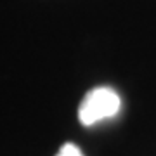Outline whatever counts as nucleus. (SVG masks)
<instances>
[{
  "mask_svg": "<svg viewBox=\"0 0 156 156\" xmlns=\"http://www.w3.org/2000/svg\"><path fill=\"white\" fill-rule=\"evenodd\" d=\"M120 109V97L109 87H95L85 94L78 108V120L82 125L90 127L99 120L115 116Z\"/></svg>",
  "mask_w": 156,
  "mask_h": 156,
  "instance_id": "obj_1",
  "label": "nucleus"
},
{
  "mask_svg": "<svg viewBox=\"0 0 156 156\" xmlns=\"http://www.w3.org/2000/svg\"><path fill=\"white\" fill-rule=\"evenodd\" d=\"M56 156H83V153H82V149H80L76 144H73V142H66L61 149L57 151Z\"/></svg>",
  "mask_w": 156,
  "mask_h": 156,
  "instance_id": "obj_2",
  "label": "nucleus"
}]
</instances>
